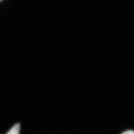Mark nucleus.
<instances>
[{
  "instance_id": "nucleus-1",
  "label": "nucleus",
  "mask_w": 134,
  "mask_h": 134,
  "mask_svg": "<svg viewBox=\"0 0 134 134\" xmlns=\"http://www.w3.org/2000/svg\"><path fill=\"white\" fill-rule=\"evenodd\" d=\"M20 129V125L17 123L14 126L12 129L7 133L8 134H18L19 133Z\"/></svg>"
},
{
  "instance_id": "nucleus-2",
  "label": "nucleus",
  "mask_w": 134,
  "mask_h": 134,
  "mask_svg": "<svg viewBox=\"0 0 134 134\" xmlns=\"http://www.w3.org/2000/svg\"><path fill=\"white\" fill-rule=\"evenodd\" d=\"M122 133L124 134H134V131L132 130H127V131H125L124 132H122Z\"/></svg>"
}]
</instances>
